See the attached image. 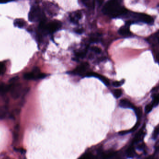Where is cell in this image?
Returning <instances> with one entry per match:
<instances>
[{"label": "cell", "mask_w": 159, "mask_h": 159, "mask_svg": "<svg viewBox=\"0 0 159 159\" xmlns=\"http://www.w3.org/2000/svg\"><path fill=\"white\" fill-rule=\"evenodd\" d=\"M24 78L25 80H37L36 79V75L33 72L32 73H27L24 75Z\"/></svg>", "instance_id": "cell-16"}, {"label": "cell", "mask_w": 159, "mask_h": 159, "mask_svg": "<svg viewBox=\"0 0 159 159\" xmlns=\"http://www.w3.org/2000/svg\"><path fill=\"white\" fill-rule=\"evenodd\" d=\"M156 59L157 60V62L159 63V53H157L156 55Z\"/></svg>", "instance_id": "cell-35"}, {"label": "cell", "mask_w": 159, "mask_h": 159, "mask_svg": "<svg viewBox=\"0 0 159 159\" xmlns=\"http://www.w3.org/2000/svg\"><path fill=\"white\" fill-rule=\"evenodd\" d=\"M81 158L87 159H93V158H94V156L91 153H86L85 154H83Z\"/></svg>", "instance_id": "cell-22"}, {"label": "cell", "mask_w": 159, "mask_h": 159, "mask_svg": "<svg viewBox=\"0 0 159 159\" xmlns=\"http://www.w3.org/2000/svg\"><path fill=\"white\" fill-rule=\"evenodd\" d=\"M87 49L79 51L75 53V57L77 58H82L85 57L86 55Z\"/></svg>", "instance_id": "cell-17"}, {"label": "cell", "mask_w": 159, "mask_h": 159, "mask_svg": "<svg viewBox=\"0 0 159 159\" xmlns=\"http://www.w3.org/2000/svg\"><path fill=\"white\" fill-rule=\"evenodd\" d=\"M131 24V23L130 21H127L126 24L124 26H123L119 30L118 32L120 35L123 37H129L131 35V33L130 31V26Z\"/></svg>", "instance_id": "cell-6"}, {"label": "cell", "mask_w": 159, "mask_h": 159, "mask_svg": "<svg viewBox=\"0 0 159 159\" xmlns=\"http://www.w3.org/2000/svg\"><path fill=\"white\" fill-rule=\"evenodd\" d=\"M127 9L125 8L123 0H109L104 6L103 12L112 18H122Z\"/></svg>", "instance_id": "cell-1"}, {"label": "cell", "mask_w": 159, "mask_h": 159, "mask_svg": "<svg viewBox=\"0 0 159 159\" xmlns=\"http://www.w3.org/2000/svg\"><path fill=\"white\" fill-rule=\"evenodd\" d=\"M5 70V65L3 63H0V74H2L4 73Z\"/></svg>", "instance_id": "cell-25"}, {"label": "cell", "mask_w": 159, "mask_h": 159, "mask_svg": "<svg viewBox=\"0 0 159 159\" xmlns=\"http://www.w3.org/2000/svg\"><path fill=\"white\" fill-rule=\"evenodd\" d=\"M134 110L135 111L136 115V117H137L138 119H140L142 117V109H141L140 108H136V107H135Z\"/></svg>", "instance_id": "cell-19"}, {"label": "cell", "mask_w": 159, "mask_h": 159, "mask_svg": "<svg viewBox=\"0 0 159 159\" xmlns=\"http://www.w3.org/2000/svg\"><path fill=\"white\" fill-rule=\"evenodd\" d=\"M144 146L143 144H142V145H139L138 147V149L139 150H141L142 149H143L144 148Z\"/></svg>", "instance_id": "cell-31"}, {"label": "cell", "mask_w": 159, "mask_h": 159, "mask_svg": "<svg viewBox=\"0 0 159 159\" xmlns=\"http://www.w3.org/2000/svg\"><path fill=\"white\" fill-rule=\"evenodd\" d=\"M159 134V127L155 129V131L154 132V137H156L157 135Z\"/></svg>", "instance_id": "cell-29"}, {"label": "cell", "mask_w": 159, "mask_h": 159, "mask_svg": "<svg viewBox=\"0 0 159 159\" xmlns=\"http://www.w3.org/2000/svg\"><path fill=\"white\" fill-rule=\"evenodd\" d=\"M82 18V14L81 12L75 11L70 16V20L73 24H77L78 21Z\"/></svg>", "instance_id": "cell-9"}, {"label": "cell", "mask_w": 159, "mask_h": 159, "mask_svg": "<svg viewBox=\"0 0 159 159\" xmlns=\"http://www.w3.org/2000/svg\"><path fill=\"white\" fill-rule=\"evenodd\" d=\"M130 133H131L130 130L123 131H120L119 133V135H127V134Z\"/></svg>", "instance_id": "cell-27"}, {"label": "cell", "mask_w": 159, "mask_h": 159, "mask_svg": "<svg viewBox=\"0 0 159 159\" xmlns=\"http://www.w3.org/2000/svg\"><path fill=\"white\" fill-rule=\"evenodd\" d=\"M155 37H156V38H157L158 43L159 44V31L156 33V35H155Z\"/></svg>", "instance_id": "cell-33"}, {"label": "cell", "mask_w": 159, "mask_h": 159, "mask_svg": "<svg viewBox=\"0 0 159 159\" xmlns=\"http://www.w3.org/2000/svg\"><path fill=\"white\" fill-rule=\"evenodd\" d=\"M61 27L62 23L59 21H52L47 23L45 20L40 21L39 29L43 34H52L59 30Z\"/></svg>", "instance_id": "cell-3"}, {"label": "cell", "mask_w": 159, "mask_h": 159, "mask_svg": "<svg viewBox=\"0 0 159 159\" xmlns=\"http://www.w3.org/2000/svg\"><path fill=\"white\" fill-rule=\"evenodd\" d=\"M113 94L116 99H119L122 96V91L121 89H115L113 91Z\"/></svg>", "instance_id": "cell-18"}, {"label": "cell", "mask_w": 159, "mask_h": 159, "mask_svg": "<svg viewBox=\"0 0 159 159\" xmlns=\"http://www.w3.org/2000/svg\"><path fill=\"white\" fill-rule=\"evenodd\" d=\"M28 20L31 22H37L45 20V17L42 9L38 6H33L28 14Z\"/></svg>", "instance_id": "cell-4"}, {"label": "cell", "mask_w": 159, "mask_h": 159, "mask_svg": "<svg viewBox=\"0 0 159 159\" xmlns=\"http://www.w3.org/2000/svg\"><path fill=\"white\" fill-rule=\"evenodd\" d=\"M94 1L95 0H81V2L87 7L94 8Z\"/></svg>", "instance_id": "cell-13"}, {"label": "cell", "mask_w": 159, "mask_h": 159, "mask_svg": "<svg viewBox=\"0 0 159 159\" xmlns=\"http://www.w3.org/2000/svg\"><path fill=\"white\" fill-rule=\"evenodd\" d=\"M144 135L145 134H144L143 130L142 129L138 131V133L135 136V138L134 139V143H138L140 141H142L144 138Z\"/></svg>", "instance_id": "cell-11"}, {"label": "cell", "mask_w": 159, "mask_h": 159, "mask_svg": "<svg viewBox=\"0 0 159 159\" xmlns=\"http://www.w3.org/2000/svg\"><path fill=\"white\" fill-rule=\"evenodd\" d=\"M127 157L129 158H133L135 155V151L134 147L131 146L127 149L126 152Z\"/></svg>", "instance_id": "cell-15"}, {"label": "cell", "mask_w": 159, "mask_h": 159, "mask_svg": "<svg viewBox=\"0 0 159 159\" xmlns=\"http://www.w3.org/2000/svg\"><path fill=\"white\" fill-rule=\"evenodd\" d=\"M154 105L153 104H149L147 105L145 107V111L146 113H148L152 110Z\"/></svg>", "instance_id": "cell-23"}, {"label": "cell", "mask_w": 159, "mask_h": 159, "mask_svg": "<svg viewBox=\"0 0 159 159\" xmlns=\"http://www.w3.org/2000/svg\"><path fill=\"white\" fill-rule=\"evenodd\" d=\"M139 125H140V123H139V122H138L135 125V126H134V127L130 130L131 133V132H133V131H135L137 129L138 127H139Z\"/></svg>", "instance_id": "cell-26"}, {"label": "cell", "mask_w": 159, "mask_h": 159, "mask_svg": "<svg viewBox=\"0 0 159 159\" xmlns=\"http://www.w3.org/2000/svg\"></svg>", "instance_id": "cell-36"}, {"label": "cell", "mask_w": 159, "mask_h": 159, "mask_svg": "<svg viewBox=\"0 0 159 159\" xmlns=\"http://www.w3.org/2000/svg\"><path fill=\"white\" fill-rule=\"evenodd\" d=\"M119 106L123 108H127V109H132L134 110L135 106L133 105L129 100L127 99H122L120 100L119 103Z\"/></svg>", "instance_id": "cell-10"}, {"label": "cell", "mask_w": 159, "mask_h": 159, "mask_svg": "<svg viewBox=\"0 0 159 159\" xmlns=\"http://www.w3.org/2000/svg\"><path fill=\"white\" fill-rule=\"evenodd\" d=\"M88 67V64L87 63H82L81 65H80L79 67H77L75 70L72 73L73 74L76 75H82L85 74V72L86 71L87 69V67Z\"/></svg>", "instance_id": "cell-8"}, {"label": "cell", "mask_w": 159, "mask_h": 159, "mask_svg": "<svg viewBox=\"0 0 159 159\" xmlns=\"http://www.w3.org/2000/svg\"><path fill=\"white\" fill-rule=\"evenodd\" d=\"M124 83V80L121 81H114L112 83V85L115 87L118 88L121 86L122 85H123Z\"/></svg>", "instance_id": "cell-21"}, {"label": "cell", "mask_w": 159, "mask_h": 159, "mask_svg": "<svg viewBox=\"0 0 159 159\" xmlns=\"http://www.w3.org/2000/svg\"><path fill=\"white\" fill-rule=\"evenodd\" d=\"M7 108L6 106H0V119H4L7 114Z\"/></svg>", "instance_id": "cell-14"}, {"label": "cell", "mask_w": 159, "mask_h": 159, "mask_svg": "<svg viewBox=\"0 0 159 159\" xmlns=\"http://www.w3.org/2000/svg\"><path fill=\"white\" fill-rule=\"evenodd\" d=\"M10 91L12 97L14 99H17L20 97L22 92V86L20 84L11 85Z\"/></svg>", "instance_id": "cell-5"}, {"label": "cell", "mask_w": 159, "mask_h": 159, "mask_svg": "<svg viewBox=\"0 0 159 159\" xmlns=\"http://www.w3.org/2000/svg\"><path fill=\"white\" fill-rule=\"evenodd\" d=\"M86 76H88V77H91V76L95 77V78H97L99 80H100L101 82H103V83L106 86H107L110 85V80L103 76L99 74L96 73H93V72H91V73H87Z\"/></svg>", "instance_id": "cell-7"}, {"label": "cell", "mask_w": 159, "mask_h": 159, "mask_svg": "<svg viewBox=\"0 0 159 159\" xmlns=\"http://www.w3.org/2000/svg\"><path fill=\"white\" fill-rule=\"evenodd\" d=\"M10 1H11V0H0V3H6V2H8Z\"/></svg>", "instance_id": "cell-32"}, {"label": "cell", "mask_w": 159, "mask_h": 159, "mask_svg": "<svg viewBox=\"0 0 159 159\" xmlns=\"http://www.w3.org/2000/svg\"><path fill=\"white\" fill-rule=\"evenodd\" d=\"M83 30L82 29H79L76 30V32L78 34H81L83 32Z\"/></svg>", "instance_id": "cell-30"}, {"label": "cell", "mask_w": 159, "mask_h": 159, "mask_svg": "<svg viewBox=\"0 0 159 159\" xmlns=\"http://www.w3.org/2000/svg\"><path fill=\"white\" fill-rule=\"evenodd\" d=\"M14 24L15 27L19 28H23L26 24V22L22 19H16L14 21Z\"/></svg>", "instance_id": "cell-12"}, {"label": "cell", "mask_w": 159, "mask_h": 159, "mask_svg": "<svg viewBox=\"0 0 159 159\" xmlns=\"http://www.w3.org/2000/svg\"><path fill=\"white\" fill-rule=\"evenodd\" d=\"M92 50L95 53L100 54L101 52V50L97 47H93L92 48Z\"/></svg>", "instance_id": "cell-24"}, {"label": "cell", "mask_w": 159, "mask_h": 159, "mask_svg": "<svg viewBox=\"0 0 159 159\" xmlns=\"http://www.w3.org/2000/svg\"><path fill=\"white\" fill-rule=\"evenodd\" d=\"M104 0H97L98 3L99 5H100L103 2Z\"/></svg>", "instance_id": "cell-34"}, {"label": "cell", "mask_w": 159, "mask_h": 159, "mask_svg": "<svg viewBox=\"0 0 159 159\" xmlns=\"http://www.w3.org/2000/svg\"><path fill=\"white\" fill-rule=\"evenodd\" d=\"M152 104H153L154 106H157L158 104H159V93L155 95L154 97V99H153Z\"/></svg>", "instance_id": "cell-20"}, {"label": "cell", "mask_w": 159, "mask_h": 159, "mask_svg": "<svg viewBox=\"0 0 159 159\" xmlns=\"http://www.w3.org/2000/svg\"><path fill=\"white\" fill-rule=\"evenodd\" d=\"M19 80L18 76H15L14 78H12V79H10L9 82H11V83H14L15 82H16V81L18 80Z\"/></svg>", "instance_id": "cell-28"}, {"label": "cell", "mask_w": 159, "mask_h": 159, "mask_svg": "<svg viewBox=\"0 0 159 159\" xmlns=\"http://www.w3.org/2000/svg\"><path fill=\"white\" fill-rule=\"evenodd\" d=\"M122 18L129 19L128 21L133 24L136 22H141L147 24H152L154 23V19L150 15L143 13L133 12L127 10Z\"/></svg>", "instance_id": "cell-2"}]
</instances>
